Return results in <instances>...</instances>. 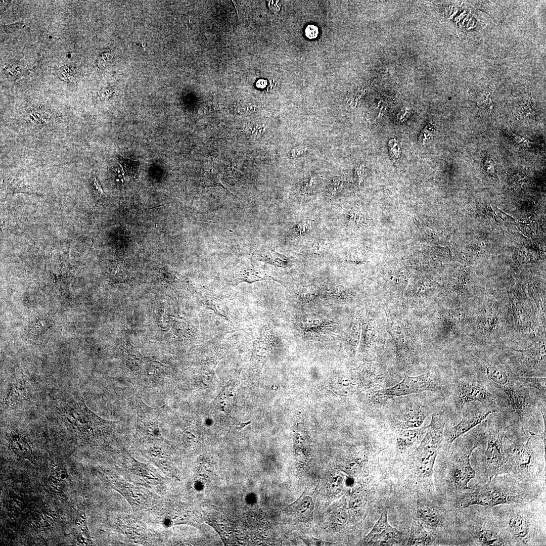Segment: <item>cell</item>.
I'll return each mask as SVG.
<instances>
[{"instance_id": "obj_1", "label": "cell", "mask_w": 546, "mask_h": 546, "mask_svg": "<svg viewBox=\"0 0 546 546\" xmlns=\"http://www.w3.org/2000/svg\"><path fill=\"white\" fill-rule=\"evenodd\" d=\"M529 485L510 474L498 475L486 484L462 494L459 506L463 509L474 505L492 508L532 503L536 494L527 488Z\"/></svg>"}, {"instance_id": "obj_2", "label": "cell", "mask_w": 546, "mask_h": 546, "mask_svg": "<svg viewBox=\"0 0 546 546\" xmlns=\"http://www.w3.org/2000/svg\"><path fill=\"white\" fill-rule=\"evenodd\" d=\"M537 436L531 434L525 443H518L505 436L503 473H508L530 484L537 481V479L545 473V463L538 461L533 444Z\"/></svg>"}, {"instance_id": "obj_3", "label": "cell", "mask_w": 546, "mask_h": 546, "mask_svg": "<svg viewBox=\"0 0 546 546\" xmlns=\"http://www.w3.org/2000/svg\"><path fill=\"white\" fill-rule=\"evenodd\" d=\"M446 415L444 411L434 412L425 434L413 453L421 478L432 484L433 468L443 442Z\"/></svg>"}, {"instance_id": "obj_4", "label": "cell", "mask_w": 546, "mask_h": 546, "mask_svg": "<svg viewBox=\"0 0 546 546\" xmlns=\"http://www.w3.org/2000/svg\"><path fill=\"white\" fill-rule=\"evenodd\" d=\"M483 435L479 428L469 431L464 438L458 456L450 466V482L456 491L462 495L472 489L468 484L475 477L476 472L471 466L470 457L473 450L480 445Z\"/></svg>"}, {"instance_id": "obj_5", "label": "cell", "mask_w": 546, "mask_h": 546, "mask_svg": "<svg viewBox=\"0 0 546 546\" xmlns=\"http://www.w3.org/2000/svg\"><path fill=\"white\" fill-rule=\"evenodd\" d=\"M527 504L510 505L512 509L505 517V527L512 539L519 544L531 543L537 533L536 514L526 509Z\"/></svg>"}, {"instance_id": "obj_6", "label": "cell", "mask_w": 546, "mask_h": 546, "mask_svg": "<svg viewBox=\"0 0 546 546\" xmlns=\"http://www.w3.org/2000/svg\"><path fill=\"white\" fill-rule=\"evenodd\" d=\"M441 385L430 374H425L411 377L404 374L403 380L395 385L378 390L374 392V397L378 402L385 401L392 398L430 391H441Z\"/></svg>"}, {"instance_id": "obj_7", "label": "cell", "mask_w": 546, "mask_h": 546, "mask_svg": "<svg viewBox=\"0 0 546 546\" xmlns=\"http://www.w3.org/2000/svg\"><path fill=\"white\" fill-rule=\"evenodd\" d=\"M486 375L491 382L505 392L514 411L521 419H523L527 414V403L516 380L504 369L496 366L487 367Z\"/></svg>"}, {"instance_id": "obj_8", "label": "cell", "mask_w": 546, "mask_h": 546, "mask_svg": "<svg viewBox=\"0 0 546 546\" xmlns=\"http://www.w3.org/2000/svg\"><path fill=\"white\" fill-rule=\"evenodd\" d=\"M504 434L493 426L488 428L485 461L489 479L503 474L505 463L504 448Z\"/></svg>"}, {"instance_id": "obj_9", "label": "cell", "mask_w": 546, "mask_h": 546, "mask_svg": "<svg viewBox=\"0 0 546 546\" xmlns=\"http://www.w3.org/2000/svg\"><path fill=\"white\" fill-rule=\"evenodd\" d=\"M403 405L393 414L392 419L398 430L419 428L422 426L430 411L428 407L417 399H407Z\"/></svg>"}, {"instance_id": "obj_10", "label": "cell", "mask_w": 546, "mask_h": 546, "mask_svg": "<svg viewBox=\"0 0 546 546\" xmlns=\"http://www.w3.org/2000/svg\"><path fill=\"white\" fill-rule=\"evenodd\" d=\"M495 411L476 407L466 410L463 412L461 421L444 432L443 448L448 452L453 442L458 438L473 429Z\"/></svg>"}, {"instance_id": "obj_11", "label": "cell", "mask_w": 546, "mask_h": 546, "mask_svg": "<svg viewBox=\"0 0 546 546\" xmlns=\"http://www.w3.org/2000/svg\"><path fill=\"white\" fill-rule=\"evenodd\" d=\"M456 403L459 408L473 401L495 404L493 395L483 385L469 380H460L456 391Z\"/></svg>"}, {"instance_id": "obj_12", "label": "cell", "mask_w": 546, "mask_h": 546, "mask_svg": "<svg viewBox=\"0 0 546 546\" xmlns=\"http://www.w3.org/2000/svg\"><path fill=\"white\" fill-rule=\"evenodd\" d=\"M112 486L130 504L134 512L147 509L152 505V495L149 491L135 486L125 480L113 479Z\"/></svg>"}, {"instance_id": "obj_13", "label": "cell", "mask_w": 546, "mask_h": 546, "mask_svg": "<svg viewBox=\"0 0 546 546\" xmlns=\"http://www.w3.org/2000/svg\"><path fill=\"white\" fill-rule=\"evenodd\" d=\"M484 523L474 525L472 528V535L477 543L485 546L510 545L512 538L507 529Z\"/></svg>"}, {"instance_id": "obj_14", "label": "cell", "mask_w": 546, "mask_h": 546, "mask_svg": "<svg viewBox=\"0 0 546 546\" xmlns=\"http://www.w3.org/2000/svg\"><path fill=\"white\" fill-rule=\"evenodd\" d=\"M417 514L421 523L432 528L445 527V518L439 509L430 504L418 502Z\"/></svg>"}, {"instance_id": "obj_15", "label": "cell", "mask_w": 546, "mask_h": 546, "mask_svg": "<svg viewBox=\"0 0 546 546\" xmlns=\"http://www.w3.org/2000/svg\"><path fill=\"white\" fill-rule=\"evenodd\" d=\"M427 426L398 430L396 434V447L400 451H405L415 445L425 434Z\"/></svg>"}, {"instance_id": "obj_16", "label": "cell", "mask_w": 546, "mask_h": 546, "mask_svg": "<svg viewBox=\"0 0 546 546\" xmlns=\"http://www.w3.org/2000/svg\"><path fill=\"white\" fill-rule=\"evenodd\" d=\"M206 302L210 309L227 321L236 325L240 322L239 311L231 302L210 296Z\"/></svg>"}, {"instance_id": "obj_17", "label": "cell", "mask_w": 546, "mask_h": 546, "mask_svg": "<svg viewBox=\"0 0 546 546\" xmlns=\"http://www.w3.org/2000/svg\"><path fill=\"white\" fill-rule=\"evenodd\" d=\"M287 509L298 519L308 521L312 517L314 503L310 496L302 494L296 501L287 507Z\"/></svg>"}, {"instance_id": "obj_18", "label": "cell", "mask_w": 546, "mask_h": 546, "mask_svg": "<svg viewBox=\"0 0 546 546\" xmlns=\"http://www.w3.org/2000/svg\"><path fill=\"white\" fill-rule=\"evenodd\" d=\"M432 541V535L425 529L422 523L419 520H413L406 545H429Z\"/></svg>"}, {"instance_id": "obj_19", "label": "cell", "mask_w": 546, "mask_h": 546, "mask_svg": "<svg viewBox=\"0 0 546 546\" xmlns=\"http://www.w3.org/2000/svg\"><path fill=\"white\" fill-rule=\"evenodd\" d=\"M233 278L234 283L237 284L243 282L251 283L263 280L276 281L266 271L262 269L249 267L238 269L235 271Z\"/></svg>"}, {"instance_id": "obj_20", "label": "cell", "mask_w": 546, "mask_h": 546, "mask_svg": "<svg viewBox=\"0 0 546 546\" xmlns=\"http://www.w3.org/2000/svg\"><path fill=\"white\" fill-rule=\"evenodd\" d=\"M390 526L388 520V509H384L373 528L364 538L365 543L375 545L379 537Z\"/></svg>"}, {"instance_id": "obj_21", "label": "cell", "mask_w": 546, "mask_h": 546, "mask_svg": "<svg viewBox=\"0 0 546 546\" xmlns=\"http://www.w3.org/2000/svg\"><path fill=\"white\" fill-rule=\"evenodd\" d=\"M259 260L262 261L276 266L284 267L290 262L285 255L272 250H260L253 254Z\"/></svg>"}, {"instance_id": "obj_22", "label": "cell", "mask_w": 546, "mask_h": 546, "mask_svg": "<svg viewBox=\"0 0 546 546\" xmlns=\"http://www.w3.org/2000/svg\"><path fill=\"white\" fill-rule=\"evenodd\" d=\"M130 471L140 480H143L151 483L158 481V475L152 470L151 467L136 461H132Z\"/></svg>"}, {"instance_id": "obj_23", "label": "cell", "mask_w": 546, "mask_h": 546, "mask_svg": "<svg viewBox=\"0 0 546 546\" xmlns=\"http://www.w3.org/2000/svg\"><path fill=\"white\" fill-rule=\"evenodd\" d=\"M401 539L399 531L391 525L379 537L375 543L376 545H389L398 543Z\"/></svg>"}, {"instance_id": "obj_24", "label": "cell", "mask_w": 546, "mask_h": 546, "mask_svg": "<svg viewBox=\"0 0 546 546\" xmlns=\"http://www.w3.org/2000/svg\"><path fill=\"white\" fill-rule=\"evenodd\" d=\"M117 160L121 169L119 170V172H121L124 177L128 176L129 177H133L136 176L140 165L139 161L126 159L119 155L117 156Z\"/></svg>"}, {"instance_id": "obj_25", "label": "cell", "mask_w": 546, "mask_h": 546, "mask_svg": "<svg viewBox=\"0 0 546 546\" xmlns=\"http://www.w3.org/2000/svg\"><path fill=\"white\" fill-rule=\"evenodd\" d=\"M28 118L30 121L39 124L50 123L55 119L53 114L42 109L30 111L28 114Z\"/></svg>"}, {"instance_id": "obj_26", "label": "cell", "mask_w": 546, "mask_h": 546, "mask_svg": "<svg viewBox=\"0 0 546 546\" xmlns=\"http://www.w3.org/2000/svg\"><path fill=\"white\" fill-rule=\"evenodd\" d=\"M518 382L526 384L532 388L537 389L542 393L545 394V378H518Z\"/></svg>"}, {"instance_id": "obj_27", "label": "cell", "mask_w": 546, "mask_h": 546, "mask_svg": "<svg viewBox=\"0 0 546 546\" xmlns=\"http://www.w3.org/2000/svg\"><path fill=\"white\" fill-rule=\"evenodd\" d=\"M76 68L72 64L61 66L58 70V77L64 81H72L75 77Z\"/></svg>"}, {"instance_id": "obj_28", "label": "cell", "mask_w": 546, "mask_h": 546, "mask_svg": "<svg viewBox=\"0 0 546 546\" xmlns=\"http://www.w3.org/2000/svg\"><path fill=\"white\" fill-rule=\"evenodd\" d=\"M8 190L13 193L20 192L26 193H34V190L31 187L26 185L23 180L18 178H14L10 182Z\"/></svg>"}, {"instance_id": "obj_29", "label": "cell", "mask_w": 546, "mask_h": 546, "mask_svg": "<svg viewBox=\"0 0 546 546\" xmlns=\"http://www.w3.org/2000/svg\"><path fill=\"white\" fill-rule=\"evenodd\" d=\"M366 499V493L362 489H357L352 492L350 499V506L351 508L357 510L363 504Z\"/></svg>"}, {"instance_id": "obj_30", "label": "cell", "mask_w": 546, "mask_h": 546, "mask_svg": "<svg viewBox=\"0 0 546 546\" xmlns=\"http://www.w3.org/2000/svg\"><path fill=\"white\" fill-rule=\"evenodd\" d=\"M314 222L312 219H306L299 223L293 230V235L298 236L306 234L311 230Z\"/></svg>"}, {"instance_id": "obj_31", "label": "cell", "mask_w": 546, "mask_h": 546, "mask_svg": "<svg viewBox=\"0 0 546 546\" xmlns=\"http://www.w3.org/2000/svg\"><path fill=\"white\" fill-rule=\"evenodd\" d=\"M526 104L522 103L519 109L520 118L531 121L535 119L534 111L530 102Z\"/></svg>"}, {"instance_id": "obj_32", "label": "cell", "mask_w": 546, "mask_h": 546, "mask_svg": "<svg viewBox=\"0 0 546 546\" xmlns=\"http://www.w3.org/2000/svg\"><path fill=\"white\" fill-rule=\"evenodd\" d=\"M507 133L517 145L526 148L532 147L533 143L528 139L515 133L511 131H507Z\"/></svg>"}, {"instance_id": "obj_33", "label": "cell", "mask_w": 546, "mask_h": 546, "mask_svg": "<svg viewBox=\"0 0 546 546\" xmlns=\"http://www.w3.org/2000/svg\"><path fill=\"white\" fill-rule=\"evenodd\" d=\"M204 184L205 187L220 186H222V187L225 189L222 184L220 182L217 176L212 172H209L208 173H206L204 180Z\"/></svg>"}, {"instance_id": "obj_34", "label": "cell", "mask_w": 546, "mask_h": 546, "mask_svg": "<svg viewBox=\"0 0 546 546\" xmlns=\"http://www.w3.org/2000/svg\"><path fill=\"white\" fill-rule=\"evenodd\" d=\"M390 154L394 161L400 157V148L395 139H391L388 142Z\"/></svg>"}, {"instance_id": "obj_35", "label": "cell", "mask_w": 546, "mask_h": 546, "mask_svg": "<svg viewBox=\"0 0 546 546\" xmlns=\"http://www.w3.org/2000/svg\"><path fill=\"white\" fill-rule=\"evenodd\" d=\"M328 242L324 241H319L312 245L311 250L314 254L320 255L324 253L328 250Z\"/></svg>"}, {"instance_id": "obj_36", "label": "cell", "mask_w": 546, "mask_h": 546, "mask_svg": "<svg viewBox=\"0 0 546 546\" xmlns=\"http://www.w3.org/2000/svg\"><path fill=\"white\" fill-rule=\"evenodd\" d=\"M431 127L430 125H428L421 131L419 138V142L421 145H424L425 142L430 138L431 135Z\"/></svg>"}, {"instance_id": "obj_37", "label": "cell", "mask_w": 546, "mask_h": 546, "mask_svg": "<svg viewBox=\"0 0 546 546\" xmlns=\"http://www.w3.org/2000/svg\"><path fill=\"white\" fill-rule=\"evenodd\" d=\"M305 33L309 39L315 38L318 34V28L314 25H309L305 29Z\"/></svg>"}, {"instance_id": "obj_38", "label": "cell", "mask_w": 546, "mask_h": 546, "mask_svg": "<svg viewBox=\"0 0 546 546\" xmlns=\"http://www.w3.org/2000/svg\"><path fill=\"white\" fill-rule=\"evenodd\" d=\"M484 167L485 169L489 173H493L495 171L494 163L492 159L489 158H486L484 159L483 162Z\"/></svg>"}, {"instance_id": "obj_39", "label": "cell", "mask_w": 546, "mask_h": 546, "mask_svg": "<svg viewBox=\"0 0 546 546\" xmlns=\"http://www.w3.org/2000/svg\"><path fill=\"white\" fill-rule=\"evenodd\" d=\"M24 27L23 23H17L12 25L3 26V28L7 33L12 32L16 29L22 28Z\"/></svg>"}, {"instance_id": "obj_40", "label": "cell", "mask_w": 546, "mask_h": 546, "mask_svg": "<svg viewBox=\"0 0 546 546\" xmlns=\"http://www.w3.org/2000/svg\"><path fill=\"white\" fill-rule=\"evenodd\" d=\"M341 181L338 180H334L330 185V191L333 194H335L337 192L340 190L341 188Z\"/></svg>"}, {"instance_id": "obj_41", "label": "cell", "mask_w": 546, "mask_h": 546, "mask_svg": "<svg viewBox=\"0 0 546 546\" xmlns=\"http://www.w3.org/2000/svg\"><path fill=\"white\" fill-rule=\"evenodd\" d=\"M268 7L269 9L273 12H277L280 11L281 6L278 1H269L268 3Z\"/></svg>"}, {"instance_id": "obj_42", "label": "cell", "mask_w": 546, "mask_h": 546, "mask_svg": "<svg viewBox=\"0 0 546 546\" xmlns=\"http://www.w3.org/2000/svg\"><path fill=\"white\" fill-rule=\"evenodd\" d=\"M93 183L94 186H95L96 189L100 193V194H103L104 193V192H103V190L102 189L101 184H100V182L99 181V180H98V179L96 177L94 178V179L93 180Z\"/></svg>"}, {"instance_id": "obj_43", "label": "cell", "mask_w": 546, "mask_h": 546, "mask_svg": "<svg viewBox=\"0 0 546 546\" xmlns=\"http://www.w3.org/2000/svg\"><path fill=\"white\" fill-rule=\"evenodd\" d=\"M250 423H251V420L249 421H248L247 422H245V423H241V424L239 426H238L237 427H236V429L237 430L240 431L241 429H242L243 428H244L245 427H246L247 425L249 424Z\"/></svg>"}]
</instances>
